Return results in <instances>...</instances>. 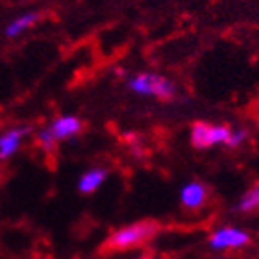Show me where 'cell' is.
I'll return each instance as SVG.
<instances>
[{
    "label": "cell",
    "mask_w": 259,
    "mask_h": 259,
    "mask_svg": "<svg viewBox=\"0 0 259 259\" xmlns=\"http://www.w3.org/2000/svg\"><path fill=\"white\" fill-rule=\"evenodd\" d=\"M128 87L135 95L141 97H154L161 100H170L176 95V87L168 78L156 72H139L130 78Z\"/></svg>",
    "instance_id": "cell-1"
},
{
    "label": "cell",
    "mask_w": 259,
    "mask_h": 259,
    "mask_svg": "<svg viewBox=\"0 0 259 259\" xmlns=\"http://www.w3.org/2000/svg\"><path fill=\"white\" fill-rule=\"evenodd\" d=\"M232 135V128L209 122H196L191 128V143L194 148H213L217 145H226Z\"/></svg>",
    "instance_id": "cell-2"
},
{
    "label": "cell",
    "mask_w": 259,
    "mask_h": 259,
    "mask_svg": "<svg viewBox=\"0 0 259 259\" xmlns=\"http://www.w3.org/2000/svg\"><path fill=\"white\" fill-rule=\"evenodd\" d=\"M156 233V224L152 222H137V224H132V226H124L117 230V232L111 235L109 243L115 248H132L135 244L145 243L146 239H150L152 235Z\"/></svg>",
    "instance_id": "cell-3"
},
{
    "label": "cell",
    "mask_w": 259,
    "mask_h": 259,
    "mask_svg": "<svg viewBox=\"0 0 259 259\" xmlns=\"http://www.w3.org/2000/svg\"><path fill=\"white\" fill-rule=\"evenodd\" d=\"M250 243V235L237 226H224L213 232L209 237V246L217 252L232 248H243Z\"/></svg>",
    "instance_id": "cell-4"
},
{
    "label": "cell",
    "mask_w": 259,
    "mask_h": 259,
    "mask_svg": "<svg viewBox=\"0 0 259 259\" xmlns=\"http://www.w3.org/2000/svg\"><path fill=\"white\" fill-rule=\"evenodd\" d=\"M49 130L52 132L56 141L70 139V137H74L81 132V120L76 115H61V117L50 122Z\"/></svg>",
    "instance_id": "cell-5"
},
{
    "label": "cell",
    "mask_w": 259,
    "mask_h": 259,
    "mask_svg": "<svg viewBox=\"0 0 259 259\" xmlns=\"http://www.w3.org/2000/svg\"><path fill=\"white\" fill-rule=\"evenodd\" d=\"M180 200H182L184 207H187V209H198L207 200V189L200 182H189L180 191Z\"/></svg>",
    "instance_id": "cell-6"
},
{
    "label": "cell",
    "mask_w": 259,
    "mask_h": 259,
    "mask_svg": "<svg viewBox=\"0 0 259 259\" xmlns=\"http://www.w3.org/2000/svg\"><path fill=\"white\" fill-rule=\"evenodd\" d=\"M28 128H11L0 135V159H8L21 148V143Z\"/></svg>",
    "instance_id": "cell-7"
},
{
    "label": "cell",
    "mask_w": 259,
    "mask_h": 259,
    "mask_svg": "<svg viewBox=\"0 0 259 259\" xmlns=\"http://www.w3.org/2000/svg\"><path fill=\"white\" fill-rule=\"evenodd\" d=\"M108 178V170L106 168H89L85 174H81L80 182H78V191L83 194H91L100 187Z\"/></svg>",
    "instance_id": "cell-8"
},
{
    "label": "cell",
    "mask_w": 259,
    "mask_h": 259,
    "mask_svg": "<svg viewBox=\"0 0 259 259\" xmlns=\"http://www.w3.org/2000/svg\"><path fill=\"white\" fill-rule=\"evenodd\" d=\"M39 21V13H35V11H30V13H24V15L17 17V19H13V21L6 26V37H19L21 33H24L26 30H30L32 26H35V22Z\"/></svg>",
    "instance_id": "cell-9"
},
{
    "label": "cell",
    "mask_w": 259,
    "mask_h": 259,
    "mask_svg": "<svg viewBox=\"0 0 259 259\" xmlns=\"http://www.w3.org/2000/svg\"><path fill=\"white\" fill-rule=\"evenodd\" d=\"M255 209H259V185L246 191L237 204V211H241V213H250Z\"/></svg>",
    "instance_id": "cell-10"
},
{
    "label": "cell",
    "mask_w": 259,
    "mask_h": 259,
    "mask_svg": "<svg viewBox=\"0 0 259 259\" xmlns=\"http://www.w3.org/2000/svg\"><path fill=\"white\" fill-rule=\"evenodd\" d=\"M37 143L45 152H52L56 148V143H58V141L54 139L52 132H50L49 126H47V128L39 130L37 132Z\"/></svg>",
    "instance_id": "cell-11"
},
{
    "label": "cell",
    "mask_w": 259,
    "mask_h": 259,
    "mask_svg": "<svg viewBox=\"0 0 259 259\" xmlns=\"http://www.w3.org/2000/svg\"><path fill=\"white\" fill-rule=\"evenodd\" d=\"M246 132L244 130H232V135H230V141H228V146H232V148H235V146L243 145L244 141H246Z\"/></svg>",
    "instance_id": "cell-12"
},
{
    "label": "cell",
    "mask_w": 259,
    "mask_h": 259,
    "mask_svg": "<svg viewBox=\"0 0 259 259\" xmlns=\"http://www.w3.org/2000/svg\"><path fill=\"white\" fill-rule=\"evenodd\" d=\"M215 259H224V257H215Z\"/></svg>",
    "instance_id": "cell-13"
}]
</instances>
